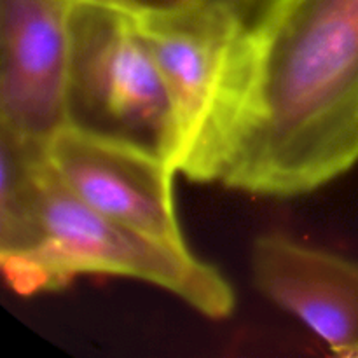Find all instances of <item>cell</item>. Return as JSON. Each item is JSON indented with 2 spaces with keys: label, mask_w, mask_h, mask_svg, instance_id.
<instances>
[{
  "label": "cell",
  "mask_w": 358,
  "mask_h": 358,
  "mask_svg": "<svg viewBox=\"0 0 358 358\" xmlns=\"http://www.w3.org/2000/svg\"><path fill=\"white\" fill-rule=\"evenodd\" d=\"M128 7L170 93L177 124L173 166L178 173V164L201 126L215 86L227 41L226 10L220 0Z\"/></svg>",
  "instance_id": "52a82bcc"
},
{
  "label": "cell",
  "mask_w": 358,
  "mask_h": 358,
  "mask_svg": "<svg viewBox=\"0 0 358 358\" xmlns=\"http://www.w3.org/2000/svg\"><path fill=\"white\" fill-rule=\"evenodd\" d=\"M69 42L66 124L143 143L173 164V105L128 3L72 0Z\"/></svg>",
  "instance_id": "3957f363"
},
{
  "label": "cell",
  "mask_w": 358,
  "mask_h": 358,
  "mask_svg": "<svg viewBox=\"0 0 358 358\" xmlns=\"http://www.w3.org/2000/svg\"><path fill=\"white\" fill-rule=\"evenodd\" d=\"M0 268L21 296L103 275L159 287L212 320H224L236 308L233 285L219 268L189 247L101 215L59 182L42 147L6 135H0Z\"/></svg>",
  "instance_id": "7a4b0ae2"
},
{
  "label": "cell",
  "mask_w": 358,
  "mask_h": 358,
  "mask_svg": "<svg viewBox=\"0 0 358 358\" xmlns=\"http://www.w3.org/2000/svg\"><path fill=\"white\" fill-rule=\"evenodd\" d=\"M250 269L269 303L334 353L358 357V262L275 233L255 238Z\"/></svg>",
  "instance_id": "8992f818"
},
{
  "label": "cell",
  "mask_w": 358,
  "mask_h": 358,
  "mask_svg": "<svg viewBox=\"0 0 358 358\" xmlns=\"http://www.w3.org/2000/svg\"><path fill=\"white\" fill-rule=\"evenodd\" d=\"M121 2L131 3V6H142V7H164V6H173V3L182 2V0H121Z\"/></svg>",
  "instance_id": "ba28073f"
},
{
  "label": "cell",
  "mask_w": 358,
  "mask_h": 358,
  "mask_svg": "<svg viewBox=\"0 0 358 358\" xmlns=\"http://www.w3.org/2000/svg\"><path fill=\"white\" fill-rule=\"evenodd\" d=\"M70 0H0V133L45 145L66 119Z\"/></svg>",
  "instance_id": "5b68a950"
},
{
  "label": "cell",
  "mask_w": 358,
  "mask_h": 358,
  "mask_svg": "<svg viewBox=\"0 0 358 358\" xmlns=\"http://www.w3.org/2000/svg\"><path fill=\"white\" fill-rule=\"evenodd\" d=\"M70 2H72V0H70Z\"/></svg>",
  "instance_id": "9c48e42d"
},
{
  "label": "cell",
  "mask_w": 358,
  "mask_h": 358,
  "mask_svg": "<svg viewBox=\"0 0 358 358\" xmlns=\"http://www.w3.org/2000/svg\"><path fill=\"white\" fill-rule=\"evenodd\" d=\"M220 3L226 48L178 173L283 199L357 166L358 0Z\"/></svg>",
  "instance_id": "6da1fadb"
},
{
  "label": "cell",
  "mask_w": 358,
  "mask_h": 358,
  "mask_svg": "<svg viewBox=\"0 0 358 358\" xmlns=\"http://www.w3.org/2000/svg\"><path fill=\"white\" fill-rule=\"evenodd\" d=\"M63 185L101 215L164 243L187 247L173 198L177 170L157 150L73 124L44 145Z\"/></svg>",
  "instance_id": "277c9868"
}]
</instances>
